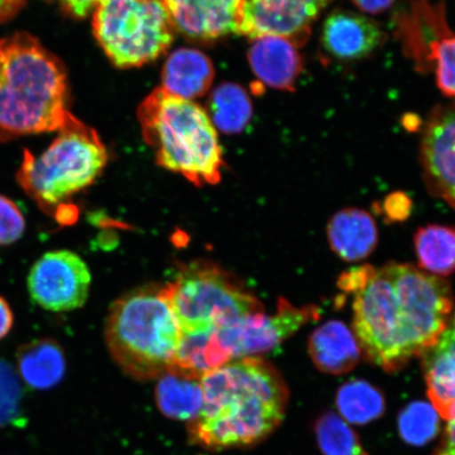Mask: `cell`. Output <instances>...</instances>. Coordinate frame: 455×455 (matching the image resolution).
<instances>
[{
  "label": "cell",
  "mask_w": 455,
  "mask_h": 455,
  "mask_svg": "<svg viewBox=\"0 0 455 455\" xmlns=\"http://www.w3.org/2000/svg\"><path fill=\"white\" fill-rule=\"evenodd\" d=\"M249 61L261 84L278 90L293 91L303 71L297 45L281 36L254 39L249 50Z\"/></svg>",
  "instance_id": "cell-15"
},
{
  "label": "cell",
  "mask_w": 455,
  "mask_h": 455,
  "mask_svg": "<svg viewBox=\"0 0 455 455\" xmlns=\"http://www.w3.org/2000/svg\"><path fill=\"white\" fill-rule=\"evenodd\" d=\"M431 60L435 64L436 84L442 92L455 98V36L447 34L431 47Z\"/></svg>",
  "instance_id": "cell-29"
},
{
  "label": "cell",
  "mask_w": 455,
  "mask_h": 455,
  "mask_svg": "<svg viewBox=\"0 0 455 455\" xmlns=\"http://www.w3.org/2000/svg\"><path fill=\"white\" fill-rule=\"evenodd\" d=\"M385 213L390 220H403L411 212V202L406 196L394 195L386 198L384 204Z\"/></svg>",
  "instance_id": "cell-32"
},
{
  "label": "cell",
  "mask_w": 455,
  "mask_h": 455,
  "mask_svg": "<svg viewBox=\"0 0 455 455\" xmlns=\"http://www.w3.org/2000/svg\"><path fill=\"white\" fill-rule=\"evenodd\" d=\"M215 330L183 333L173 363L168 371L202 379L204 375L231 362L230 355L216 338Z\"/></svg>",
  "instance_id": "cell-20"
},
{
  "label": "cell",
  "mask_w": 455,
  "mask_h": 455,
  "mask_svg": "<svg viewBox=\"0 0 455 455\" xmlns=\"http://www.w3.org/2000/svg\"><path fill=\"white\" fill-rule=\"evenodd\" d=\"M201 411L188 423L193 445L242 448L267 439L283 422L288 388L280 372L258 356L237 358L202 378Z\"/></svg>",
  "instance_id": "cell-2"
},
{
  "label": "cell",
  "mask_w": 455,
  "mask_h": 455,
  "mask_svg": "<svg viewBox=\"0 0 455 455\" xmlns=\"http://www.w3.org/2000/svg\"><path fill=\"white\" fill-rule=\"evenodd\" d=\"M212 60L201 51L180 49L169 56L163 70V89L189 100L207 92L213 82Z\"/></svg>",
  "instance_id": "cell-19"
},
{
  "label": "cell",
  "mask_w": 455,
  "mask_h": 455,
  "mask_svg": "<svg viewBox=\"0 0 455 455\" xmlns=\"http://www.w3.org/2000/svg\"><path fill=\"white\" fill-rule=\"evenodd\" d=\"M26 3L27 0H0V24L14 19Z\"/></svg>",
  "instance_id": "cell-34"
},
{
  "label": "cell",
  "mask_w": 455,
  "mask_h": 455,
  "mask_svg": "<svg viewBox=\"0 0 455 455\" xmlns=\"http://www.w3.org/2000/svg\"><path fill=\"white\" fill-rule=\"evenodd\" d=\"M420 158L432 195L455 209V101L431 112L423 131Z\"/></svg>",
  "instance_id": "cell-12"
},
{
  "label": "cell",
  "mask_w": 455,
  "mask_h": 455,
  "mask_svg": "<svg viewBox=\"0 0 455 455\" xmlns=\"http://www.w3.org/2000/svg\"><path fill=\"white\" fill-rule=\"evenodd\" d=\"M340 417L356 425L368 424L382 417L385 398L366 380H351L340 387L337 397Z\"/></svg>",
  "instance_id": "cell-25"
},
{
  "label": "cell",
  "mask_w": 455,
  "mask_h": 455,
  "mask_svg": "<svg viewBox=\"0 0 455 455\" xmlns=\"http://www.w3.org/2000/svg\"><path fill=\"white\" fill-rule=\"evenodd\" d=\"M327 235L330 247L341 259L360 261L378 246L379 232L371 215L360 209H345L330 220Z\"/></svg>",
  "instance_id": "cell-16"
},
{
  "label": "cell",
  "mask_w": 455,
  "mask_h": 455,
  "mask_svg": "<svg viewBox=\"0 0 455 455\" xmlns=\"http://www.w3.org/2000/svg\"><path fill=\"white\" fill-rule=\"evenodd\" d=\"M156 398L159 411L166 417L189 423L201 411L202 379L167 371L158 379Z\"/></svg>",
  "instance_id": "cell-21"
},
{
  "label": "cell",
  "mask_w": 455,
  "mask_h": 455,
  "mask_svg": "<svg viewBox=\"0 0 455 455\" xmlns=\"http://www.w3.org/2000/svg\"><path fill=\"white\" fill-rule=\"evenodd\" d=\"M309 354L323 372L343 374L354 369L361 357L355 335L339 321H330L311 334Z\"/></svg>",
  "instance_id": "cell-17"
},
{
  "label": "cell",
  "mask_w": 455,
  "mask_h": 455,
  "mask_svg": "<svg viewBox=\"0 0 455 455\" xmlns=\"http://www.w3.org/2000/svg\"><path fill=\"white\" fill-rule=\"evenodd\" d=\"M73 19L82 20L94 12L102 0H47Z\"/></svg>",
  "instance_id": "cell-31"
},
{
  "label": "cell",
  "mask_w": 455,
  "mask_h": 455,
  "mask_svg": "<svg viewBox=\"0 0 455 455\" xmlns=\"http://www.w3.org/2000/svg\"><path fill=\"white\" fill-rule=\"evenodd\" d=\"M414 247L420 268L434 275L455 273V226L430 225L414 235Z\"/></svg>",
  "instance_id": "cell-23"
},
{
  "label": "cell",
  "mask_w": 455,
  "mask_h": 455,
  "mask_svg": "<svg viewBox=\"0 0 455 455\" xmlns=\"http://www.w3.org/2000/svg\"><path fill=\"white\" fill-rule=\"evenodd\" d=\"M164 290L185 334L210 331L265 311L235 276L210 261L185 265Z\"/></svg>",
  "instance_id": "cell-7"
},
{
  "label": "cell",
  "mask_w": 455,
  "mask_h": 455,
  "mask_svg": "<svg viewBox=\"0 0 455 455\" xmlns=\"http://www.w3.org/2000/svg\"><path fill=\"white\" fill-rule=\"evenodd\" d=\"M330 0H243L237 34L251 39L272 36L295 45L308 39L311 26Z\"/></svg>",
  "instance_id": "cell-11"
},
{
  "label": "cell",
  "mask_w": 455,
  "mask_h": 455,
  "mask_svg": "<svg viewBox=\"0 0 455 455\" xmlns=\"http://www.w3.org/2000/svg\"><path fill=\"white\" fill-rule=\"evenodd\" d=\"M321 310L316 306L295 307L286 299L278 300L275 313L265 311L240 318L215 330L220 344L231 360L264 355L280 346L306 323L317 321Z\"/></svg>",
  "instance_id": "cell-9"
},
{
  "label": "cell",
  "mask_w": 455,
  "mask_h": 455,
  "mask_svg": "<svg viewBox=\"0 0 455 455\" xmlns=\"http://www.w3.org/2000/svg\"><path fill=\"white\" fill-rule=\"evenodd\" d=\"M174 28L185 36L213 41L237 33L243 0H164Z\"/></svg>",
  "instance_id": "cell-13"
},
{
  "label": "cell",
  "mask_w": 455,
  "mask_h": 455,
  "mask_svg": "<svg viewBox=\"0 0 455 455\" xmlns=\"http://www.w3.org/2000/svg\"><path fill=\"white\" fill-rule=\"evenodd\" d=\"M91 273L87 264L69 250L45 253L28 276L31 298L42 308L53 312L81 308L87 301Z\"/></svg>",
  "instance_id": "cell-10"
},
{
  "label": "cell",
  "mask_w": 455,
  "mask_h": 455,
  "mask_svg": "<svg viewBox=\"0 0 455 455\" xmlns=\"http://www.w3.org/2000/svg\"><path fill=\"white\" fill-rule=\"evenodd\" d=\"M106 341L113 360L129 377L156 379L172 365L181 329L164 286L133 290L111 306Z\"/></svg>",
  "instance_id": "cell-5"
},
{
  "label": "cell",
  "mask_w": 455,
  "mask_h": 455,
  "mask_svg": "<svg viewBox=\"0 0 455 455\" xmlns=\"http://www.w3.org/2000/svg\"><path fill=\"white\" fill-rule=\"evenodd\" d=\"M315 435L323 455H369L354 429L339 414H323L315 424Z\"/></svg>",
  "instance_id": "cell-26"
},
{
  "label": "cell",
  "mask_w": 455,
  "mask_h": 455,
  "mask_svg": "<svg viewBox=\"0 0 455 455\" xmlns=\"http://www.w3.org/2000/svg\"><path fill=\"white\" fill-rule=\"evenodd\" d=\"M107 162L99 134L71 114L43 155L34 156L25 150L16 179L44 212L54 214L68 199L92 185Z\"/></svg>",
  "instance_id": "cell-6"
},
{
  "label": "cell",
  "mask_w": 455,
  "mask_h": 455,
  "mask_svg": "<svg viewBox=\"0 0 455 455\" xmlns=\"http://www.w3.org/2000/svg\"><path fill=\"white\" fill-rule=\"evenodd\" d=\"M210 113L214 127L228 134H235L247 126L252 116L249 96L240 85L224 84L214 90L210 98Z\"/></svg>",
  "instance_id": "cell-24"
},
{
  "label": "cell",
  "mask_w": 455,
  "mask_h": 455,
  "mask_svg": "<svg viewBox=\"0 0 455 455\" xmlns=\"http://www.w3.org/2000/svg\"><path fill=\"white\" fill-rule=\"evenodd\" d=\"M423 356L431 405L447 420L455 408V350L434 347Z\"/></svg>",
  "instance_id": "cell-22"
},
{
  "label": "cell",
  "mask_w": 455,
  "mask_h": 455,
  "mask_svg": "<svg viewBox=\"0 0 455 455\" xmlns=\"http://www.w3.org/2000/svg\"><path fill=\"white\" fill-rule=\"evenodd\" d=\"M138 117L159 166L196 186L219 183L223 151L214 124L201 107L158 88L141 102Z\"/></svg>",
  "instance_id": "cell-4"
},
{
  "label": "cell",
  "mask_w": 455,
  "mask_h": 455,
  "mask_svg": "<svg viewBox=\"0 0 455 455\" xmlns=\"http://www.w3.org/2000/svg\"><path fill=\"white\" fill-rule=\"evenodd\" d=\"M68 96L64 64L38 38L0 39V142L59 131L71 116Z\"/></svg>",
  "instance_id": "cell-3"
},
{
  "label": "cell",
  "mask_w": 455,
  "mask_h": 455,
  "mask_svg": "<svg viewBox=\"0 0 455 455\" xmlns=\"http://www.w3.org/2000/svg\"><path fill=\"white\" fill-rule=\"evenodd\" d=\"M16 360L20 379L32 389H52L65 377V352L54 339H41L21 345Z\"/></svg>",
  "instance_id": "cell-18"
},
{
  "label": "cell",
  "mask_w": 455,
  "mask_h": 455,
  "mask_svg": "<svg viewBox=\"0 0 455 455\" xmlns=\"http://www.w3.org/2000/svg\"><path fill=\"white\" fill-rule=\"evenodd\" d=\"M383 39L377 22L349 11H335L323 25V48L338 60H362L377 50Z\"/></svg>",
  "instance_id": "cell-14"
},
{
  "label": "cell",
  "mask_w": 455,
  "mask_h": 455,
  "mask_svg": "<svg viewBox=\"0 0 455 455\" xmlns=\"http://www.w3.org/2000/svg\"><path fill=\"white\" fill-rule=\"evenodd\" d=\"M14 322L13 312L8 301L0 297V339L7 337Z\"/></svg>",
  "instance_id": "cell-35"
},
{
  "label": "cell",
  "mask_w": 455,
  "mask_h": 455,
  "mask_svg": "<svg viewBox=\"0 0 455 455\" xmlns=\"http://www.w3.org/2000/svg\"><path fill=\"white\" fill-rule=\"evenodd\" d=\"M439 415L431 403H411L398 418V429L403 439L413 446H424L435 439L440 431Z\"/></svg>",
  "instance_id": "cell-27"
},
{
  "label": "cell",
  "mask_w": 455,
  "mask_h": 455,
  "mask_svg": "<svg viewBox=\"0 0 455 455\" xmlns=\"http://www.w3.org/2000/svg\"><path fill=\"white\" fill-rule=\"evenodd\" d=\"M26 220L13 201L0 196V246L12 244L24 235Z\"/></svg>",
  "instance_id": "cell-30"
},
{
  "label": "cell",
  "mask_w": 455,
  "mask_h": 455,
  "mask_svg": "<svg viewBox=\"0 0 455 455\" xmlns=\"http://www.w3.org/2000/svg\"><path fill=\"white\" fill-rule=\"evenodd\" d=\"M447 420L445 432L434 455H455V408Z\"/></svg>",
  "instance_id": "cell-33"
},
{
  "label": "cell",
  "mask_w": 455,
  "mask_h": 455,
  "mask_svg": "<svg viewBox=\"0 0 455 455\" xmlns=\"http://www.w3.org/2000/svg\"><path fill=\"white\" fill-rule=\"evenodd\" d=\"M352 2L367 13L378 14L390 8L394 0H352Z\"/></svg>",
  "instance_id": "cell-36"
},
{
  "label": "cell",
  "mask_w": 455,
  "mask_h": 455,
  "mask_svg": "<svg viewBox=\"0 0 455 455\" xmlns=\"http://www.w3.org/2000/svg\"><path fill=\"white\" fill-rule=\"evenodd\" d=\"M92 24L96 41L118 68L156 60L174 37L164 0H102L93 12Z\"/></svg>",
  "instance_id": "cell-8"
},
{
  "label": "cell",
  "mask_w": 455,
  "mask_h": 455,
  "mask_svg": "<svg viewBox=\"0 0 455 455\" xmlns=\"http://www.w3.org/2000/svg\"><path fill=\"white\" fill-rule=\"evenodd\" d=\"M339 287L354 300L355 335L363 355L387 372L434 348L449 326L451 288L409 264L356 267Z\"/></svg>",
  "instance_id": "cell-1"
},
{
  "label": "cell",
  "mask_w": 455,
  "mask_h": 455,
  "mask_svg": "<svg viewBox=\"0 0 455 455\" xmlns=\"http://www.w3.org/2000/svg\"><path fill=\"white\" fill-rule=\"evenodd\" d=\"M22 390L12 365L0 358V428L15 424L21 414Z\"/></svg>",
  "instance_id": "cell-28"
}]
</instances>
